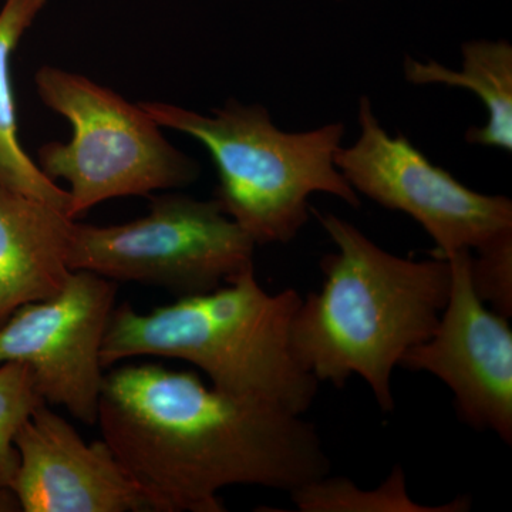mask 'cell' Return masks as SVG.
<instances>
[{
  "mask_svg": "<svg viewBox=\"0 0 512 512\" xmlns=\"http://www.w3.org/2000/svg\"><path fill=\"white\" fill-rule=\"evenodd\" d=\"M335 2H342V0H335Z\"/></svg>",
  "mask_w": 512,
  "mask_h": 512,
  "instance_id": "cell-18",
  "label": "cell"
},
{
  "mask_svg": "<svg viewBox=\"0 0 512 512\" xmlns=\"http://www.w3.org/2000/svg\"><path fill=\"white\" fill-rule=\"evenodd\" d=\"M355 143L340 146L335 164L357 195L419 222L436 256L477 251L512 231V201L481 194L431 163L403 134L387 133L367 96L359 99Z\"/></svg>",
  "mask_w": 512,
  "mask_h": 512,
  "instance_id": "cell-7",
  "label": "cell"
},
{
  "mask_svg": "<svg viewBox=\"0 0 512 512\" xmlns=\"http://www.w3.org/2000/svg\"><path fill=\"white\" fill-rule=\"evenodd\" d=\"M460 69L436 60L403 62L404 79L414 86H447L476 94L487 110L484 126L470 127L466 141L473 146L512 151V45L504 39L468 40L461 47Z\"/></svg>",
  "mask_w": 512,
  "mask_h": 512,
  "instance_id": "cell-12",
  "label": "cell"
},
{
  "mask_svg": "<svg viewBox=\"0 0 512 512\" xmlns=\"http://www.w3.org/2000/svg\"><path fill=\"white\" fill-rule=\"evenodd\" d=\"M450 293L433 333L404 353L400 367L436 376L454 394L458 416L473 429L512 443V330L471 282V251L447 256Z\"/></svg>",
  "mask_w": 512,
  "mask_h": 512,
  "instance_id": "cell-9",
  "label": "cell"
},
{
  "mask_svg": "<svg viewBox=\"0 0 512 512\" xmlns=\"http://www.w3.org/2000/svg\"><path fill=\"white\" fill-rule=\"evenodd\" d=\"M97 424L153 512H225L224 488L291 493L330 471L318 430L302 414L156 363L104 375Z\"/></svg>",
  "mask_w": 512,
  "mask_h": 512,
  "instance_id": "cell-1",
  "label": "cell"
},
{
  "mask_svg": "<svg viewBox=\"0 0 512 512\" xmlns=\"http://www.w3.org/2000/svg\"><path fill=\"white\" fill-rule=\"evenodd\" d=\"M47 0H5L0 9V187L69 211V192L46 177L20 146L10 60ZM69 215V214H67Z\"/></svg>",
  "mask_w": 512,
  "mask_h": 512,
  "instance_id": "cell-13",
  "label": "cell"
},
{
  "mask_svg": "<svg viewBox=\"0 0 512 512\" xmlns=\"http://www.w3.org/2000/svg\"><path fill=\"white\" fill-rule=\"evenodd\" d=\"M140 104L161 127L207 148L218 173L215 200L255 245L293 241L309 220L313 194L360 207L359 195L335 164L345 137L343 123L284 131L262 104L235 99L211 114L163 101Z\"/></svg>",
  "mask_w": 512,
  "mask_h": 512,
  "instance_id": "cell-4",
  "label": "cell"
},
{
  "mask_svg": "<svg viewBox=\"0 0 512 512\" xmlns=\"http://www.w3.org/2000/svg\"><path fill=\"white\" fill-rule=\"evenodd\" d=\"M19 466L10 491L25 512H153L103 439L87 444L49 404L16 434Z\"/></svg>",
  "mask_w": 512,
  "mask_h": 512,
  "instance_id": "cell-10",
  "label": "cell"
},
{
  "mask_svg": "<svg viewBox=\"0 0 512 512\" xmlns=\"http://www.w3.org/2000/svg\"><path fill=\"white\" fill-rule=\"evenodd\" d=\"M20 511L18 501L12 491H0V512Z\"/></svg>",
  "mask_w": 512,
  "mask_h": 512,
  "instance_id": "cell-17",
  "label": "cell"
},
{
  "mask_svg": "<svg viewBox=\"0 0 512 512\" xmlns=\"http://www.w3.org/2000/svg\"><path fill=\"white\" fill-rule=\"evenodd\" d=\"M46 404L35 376L25 363L0 365V491L10 490L19 466L16 434L37 407Z\"/></svg>",
  "mask_w": 512,
  "mask_h": 512,
  "instance_id": "cell-15",
  "label": "cell"
},
{
  "mask_svg": "<svg viewBox=\"0 0 512 512\" xmlns=\"http://www.w3.org/2000/svg\"><path fill=\"white\" fill-rule=\"evenodd\" d=\"M255 247L215 198L165 194L151 198L148 214L134 221L109 227L76 221L69 266L181 298L214 291L254 268Z\"/></svg>",
  "mask_w": 512,
  "mask_h": 512,
  "instance_id": "cell-6",
  "label": "cell"
},
{
  "mask_svg": "<svg viewBox=\"0 0 512 512\" xmlns=\"http://www.w3.org/2000/svg\"><path fill=\"white\" fill-rule=\"evenodd\" d=\"M301 301L295 289L266 292L254 266L214 291L181 296L148 313L126 302L111 313L101 365L107 369L144 356L184 360L220 392L303 416L319 382L292 348L293 316Z\"/></svg>",
  "mask_w": 512,
  "mask_h": 512,
  "instance_id": "cell-3",
  "label": "cell"
},
{
  "mask_svg": "<svg viewBox=\"0 0 512 512\" xmlns=\"http://www.w3.org/2000/svg\"><path fill=\"white\" fill-rule=\"evenodd\" d=\"M74 224L55 205L0 187V326L20 306L62 291Z\"/></svg>",
  "mask_w": 512,
  "mask_h": 512,
  "instance_id": "cell-11",
  "label": "cell"
},
{
  "mask_svg": "<svg viewBox=\"0 0 512 512\" xmlns=\"http://www.w3.org/2000/svg\"><path fill=\"white\" fill-rule=\"evenodd\" d=\"M474 291L493 311L505 318L512 313V231L471 252Z\"/></svg>",
  "mask_w": 512,
  "mask_h": 512,
  "instance_id": "cell-16",
  "label": "cell"
},
{
  "mask_svg": "<svg viewBox=\"0 0 512 512\" xmlns=\"http://www.w3.org/2000/svg\"><path fill=\"white\" fill-rule=\"evenodd\" d=\"M336 251L323 256L322 288L293 316L292 348L319 383L360 376L392 412V376L404 353L429 338L451 285L446 258L413 261L384 251L338 215H318Z\"/></svg>",
  "mask_w": 512,
  "mask_h": 512,
  "instance_id": "cell-2",
  "label": "cell"
},
{
  "mask_svg": "<svg viewBox=\"0 0 512 512\" xmlns=\"http://www.w3.org/2000/svg\"><path fill=\"white\" fill-rule=\"evenodd\" d=\"M293 504L303 512H463L470 510V498L429 507L410 498L406 474L394 466L390 476L376 490H362L343 477L323 476L291 491Z\"/></svg>",
  "mask_w": 512,
  "mask_h": 512,
  "instance_id": "cell-14",
  "label": "cell"
},
{
  "mask_svg": "<svg viewBox=\"0 0 512 512\" xmlns=\"http://www.w3.org/2000/svg\"><path fill=\"white\" fill-rule=\"evenodd\" d=\"M116 295V282L72 271L57 295L20 306L0 326V365L25 363L46 404L94 426L106 375L101 346Z\"/></svg>",
  "mask_w": 512,
  "mask_h": 512,
  "instance_id": "cell-8",
  "label": "cell"
},
{
  "mask_svg": "<svg viewBox=\"0 0 512 512\" xmlns=\"http://www.w3.org/2000/svg\"><path fill=\"white\" fill-rule=\"evenodd\" d=\"M40 100L70 121L69 143L39 150V168L69 184V214L77 220L100 202L148 197L187 187L201 165L174 147L141 104H133L83 74L43 66L35 74Z\"/></svg>",
  "mask_w": 512,
  "mask_h": 512,
  "instance_id": "cell-5",
  "label": "cell"
}]
</instances>
